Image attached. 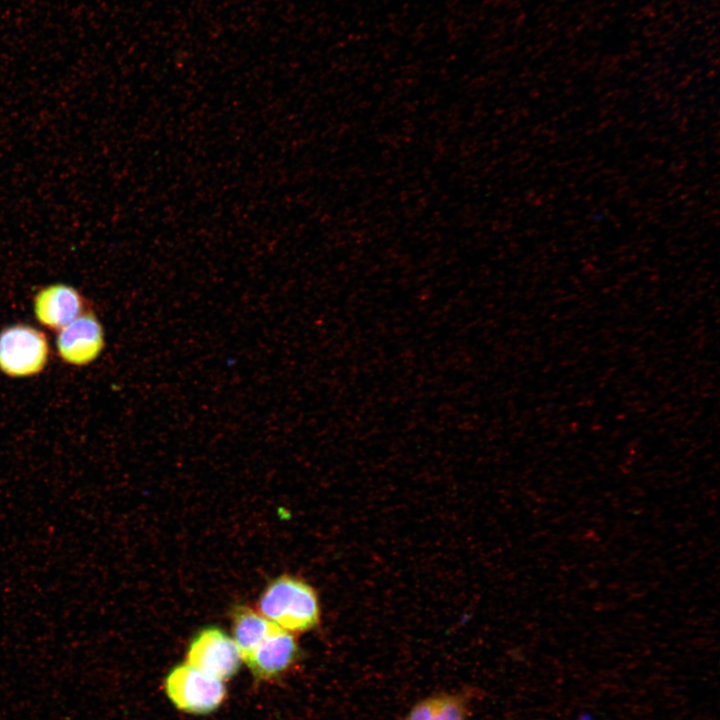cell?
<instances>
[{
	"label": "cell",
	"mask_w": 720,
	"mask_h": 720,
	"mask_svg": "<svg viewBox=\"0 0 720 720\" xmlns=\"http://www.w3.org/2000/svg\"><path fill=\"white\" fill-rule=\"evenodd\" d=\"M259 613L289 632H306L320 623V605L315 589L304 580L282 575L265 588L258 602Z\"/></svg>",
	"instance_id": "6da1fadb"
},
{
	"label": "cell",
	"mask_w": 720,
	"mask_h": 720,
	"mask_svg": "<svg viewBox=\"0 0 720 720\" xmlns=\"http://www.w3.org/2000/svg\"><path fill=\"white\" fill-rule=\"evenodd\" d=\"M46 335L27 324H14L0 332V371L13 378L41 373L49 360Z\"/></svg>",
	"instance_id": "7a4b0ae2"
},
{
	"label": "cell",
	"mask_w": 720,
	"mask_h": 720,
	"mask_svg": "<svg viewBox=\"0 0 720 720\" xmlns=\"http://www.w3.org/2000/svg\"><path fill=\"white\" fill-rule=\"evenodd\" d=\"M170 700L181 710L191 713H209L225 697L222 680L208 675L188 663L175 667L165 682Z\"/></svg>",
	"instance_id": "3957f363"
},
{
	"label": "cell",
	"mask_w": 720,
	"mask_h": 720,
	"mask_svg": "<svg viewBox=\"0 0 720 720\" xmlns=\"http://www.w3.org/2000/svg\"><path fill=\"white\" fill-rule=\"evenodd\" d=\"M241 654L234 640L217 627L201 630L192 640L187 663L217 679L233 676L240 666Z\"/></svg>",
	"instance_id": "277c9868"
},
{
	"label": "cell",
	"mask_w": 720,
	"mask_h": 720,
	"mask_svg": "<svg viewBox=\"0 0 720 720\" xmlns=\"http://www.w3.org/2000/svg\"><path fill=\"white\" fill-rule=\"evenodd\" d=\"M104 347L103 326L90 308L57 332V353L63 362L72 366L91 364Z\"/></svg>",
	"instance_id": "5b68a950"
},
{
	"label": "cell",
	"mask_w": 720,
	"mask_h": 720,
	"mask_svg": "<svg viewBox=\"0 0 720 720\" xmlns=\"http://www.w3.org/2000/svg\"><path fill=\"white\" fill-rule=\"evenodd\" d=\"M87 308L86 300L73 286L55 283L39 289L33 297V311L44 327L59 331Z\"/></svg>",
	"instance_id": "8992f818"
},
{
	"label": "cell",
	"mask_w": 720,
	"mask_h": 720,
	"mask_svg": "<svg viewBox=\"0 0 720 720\" xmlns=\"http://www.w3.org/2000/svg\"><path fill=\"white\" fill-rule=\"evenodd\" d=\"M293 634L280 627L274 630L245 660L259 678H270L286 670L298 656Z\"/></svg>",
	"instance_id": "52a82bcc"
},
{
	"label": "cell",
	"mask_w": 720,
	"mask_h": 720,
	"mask_svg": "<svg viewBox=\"0 0 720 720\" xmlns=\"http://www.w3.org/2000/svg\"><path fill=\"white\" fill-rule=\"evenodd\" d=\"M470 708V694L439 692L416 702L403 720H467Z\"/></svg>",
	"instance_id": "ba28073f"
},
{
	"label": "cell",
	"mask_w": 720,
	"mask_h": 720,
	"mask_svg": "<svg viewBox=\"0 0 720 720\" xmlns=\"http://www.w3.org/2000/svg\"><path fill=\"white\" fill-rule=\"evenodd\" d=\"M233 640L245 661L279 626L256 610L238 605L232 611Z\"/></svg>",
	"instance_id": "9c48e42d"
}]
</instances>
